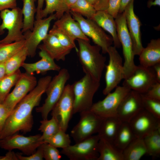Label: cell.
Returning a JSON list of instances; mask_svg holds the SVG:
<instances>
[{"mask_svg":"<svg viewBox=\"0 0 160 160\" xmlns=\"http://www.w3.org/2000/svg\"><path fill=\"white\" fill-rule=\"evenodd\" d=\"M98 151L99 156L97 160H124L123 151L104 139H100Z\"/></svg>","mask_w":160,"mask_h":160,"instance_id":"cell-26","label":"cell"},{"mask_svg":"<svg viewBox=\"0 0 160 160\" xmlns=\"http://www.w3.org/2000/svg\"><path fill=\"white\" fill-rule=\"evenodd\" d=\"M160 6V0H148L147 3V6L150 8L152 6Z\"/></svg>","mask_w":160,"mask_h":160,"instance_id":"cell-53","label":"cell"},{"mask_svg":"<svg viewBox=\"0 0 160 160\" xmlns=\"http://www.w3.org/2000/svg\"><path fill=\"white\" fill-rule=\"evenodd\" d=\"M122 122L117 116L103 118L97 132L100 139L113 144Z\"/></svg>","mask_w":160,"mask_h":160,"instance_id":"cell-25","label":"cell"},{"mask_svg":"<svg viewBox=\"0 0 160 160\" xmlns=\"http://www.w3.org/2000/svg\"><path fill=\"white\" fill-rule=\"evenodd\" d=\"M37 5L36 7V19H40V13L43 9L44 0H37Z\"/></svg>","mask_w":160,"mask_h":160,"instance_id":"cell-50","label":"cell"},{"mask_svg":"<svg viewBox=\"0 0 160 160\" xmlns=\"http://www.w3.org/2000/svg\"><path fill=\"white\" fill-rule=\"evenodd\" d=\"M143 94L150 98L160 101V83L156 82L154 83Z\"/></svg>","mask_w":160,"mask_h":160,"instance_id":"cell-42","label":"cell"},{"mask_svg":"<svg viewBox=\"0 0 160 160\" xmlns=\"http://www.w3.org/2000/svg\"><path fill=\"white\" fill-rule=\"evenodd\" d=\"M44 143H49L57 148L63 149L71 145V140L69 135L60 129Z\"/></svg>","mask_w":160,"mask_h":160,"instance_id":"cell-36","label":"cell"},{"mask_svg":"<svg viewBox=\"0 0 160 160\" xmlns=\"http://www.w3.org/2000/svg\"><path fill=\"white\" fill-rule=\"evenodd\" d=\"M52 79L50 76L40 78L35 87L16 105L5 122L0 134V139L20 131L26 133L31 130L33 124V110L39 105Z\"/></svg>","mask_w":160,"mask_h":160,"instance_id":"cell-1","label":"cell"},{"mask_svg":"<svg viewBox=\"0 0 160 160\" xmlns=\"http://www.w3.org/2000/svg\"><path fill=\"white\" fill-rule=\"evenodd\" d=\"M130 90L123 86H118L103 99L93 104L90 110L103 118L116 116L121 103Z\"/></svg>","mask_w":160,"mask_h":160,"instance_id":"cell-10","label":"cell"},{"mask_svg":"<svg viewBox=\"0 0 160 160\" xmlns=\"http://www.w3.org/2000/svg\"><path fill=\"white\" fill-rule=\"evenodd\" d=\"M98 135H93L73 145L62 149L61 153L70 160H97L99 156Z\"/></svg>","mask_w":160,"mask_h":160,"instance_id":"cell-8","label":"cell"},{"mask_svg":"<svg viewBox=\"0 0 160 160\" xmlns=\"http://www.w3.org/2000/svg\"><path fill=\"white\" fill-rule=\"evenodd\" d=\"M115 20L118 37L122 47L124 59L123 65L124 79L132 74L137 65L134 61L135 55L124 12L119 13Z\"/></svg>","mask_w":160,"mask_h":160,"instance_id":"cell-6","label":"cell"},{"mask_svg":"<svg viewBox=\"0 0 160 160\" xmlns=\"http://www.w3.org/2000/svg\"><path fill=\"white\" fill-rule=\"evenodd\" d=\"M49 33L54 35L61 44L65 48L71 50L75 49L76 52L78 51V48L76 46L75 41L72 40L54 25L49 31Z\"/></svg>","mask_w":160,"mask_h":160,"instance_id":"cell-37","label":"cell"},{"mask_svg":"<svg viewBox=\"0 0 160 160\" xmlns=\"http://www.w3.org/2000/svg\"><path fill=\"white\" fill-rule=\"evenodd\" d=\"M74 101L72 85L67 84L61 97L51 111L52 116L57 120L60 129L65 132L74 114Z\"/></svg>","mask_w":160,"mask_h":160,"instance_id":"cell-13","label":"cell"},{"mask_svg":"<svg viewBox=\"0 0 160 160\" xmlns=\"http://www.w3.org/2000/svg\"><path fill=\"white\" fill-rule=\"evenodd\" d=\"M150 68L154 75L156 81L160 83V63Z\"/></svg>","mask_w":160,"mask_h":160,"instance_id":"cell-48","label":"cell"},{"mask_svg":"<svg viewBox=\"0 0 160 160\" xmlns=\"http://www.w3.org/2000/svg\"><path fill=\"white\" fill-rule=\"evenodd\" d=\"M46 5L45 8L40 13V18L46 17L49 15L53 14L60 8L63 0H44Z\"/></svg>","mask_w":160,"mask_h":160,"instance_id":"cell-40","label":"cell"},{"mask_svg":"<svg viewBox=\"0 0 160 160\" xmlns=\"http://www.w3.org/2000/svg\"><path fill=\"white\" fill-rule=\"evenodd\" d=\"M140 65L151 67L160 63V39H152L139 55Z\"/></svg>","mask_w":160,"mask_h":160,"instance_id":"cell-24","label":"cell"},{"mask_svg":"<svg viewBox=\"0 0 160 160\" xmlns=\"http://www.w3.org/2000/svg\"><path fill=\"white\" fill-rule=\"evenodd\" d=\"M134 0H131L124 11L127 25L131 39L134 54L139 55L143 48L141 38V22L135 14L134 9Z\"/></svg>","mask_w":160,"mask_h":160,"instance_id":"cell-18","label":"cell"},{"mask_svg":"<svg viewBox=\"0 0 160 160\" xmlns=\"http://www.w3.org/2000/svg\"><path fill=\"white\" fill-rule=\"evenodd\" d=\"M100 27L111 35L114 46L119 48L121 46L118 39L116 27L114 18L106 10L96 11L92 18Z\"/></svg>","mask_w":160,"mask_h":160,"instance_id":"cell-23","label":"cell"},{"mask_svg":"<svg viewBox=\"0 0 160 160\" xmlns=\"http://www.w3.org/2000/svg\"><path fill=\"white\" fill-rule=\"evenodd\" d=\"M70 11L92 19L96 11L93 5L86 0H77L71 8Z\"/></svg>","mask_w":160,"mask_h":160,"instance_id":"cell-35","label":"cell"},{"mask_svg":"<svg viewBox=\"0 0 160 160\" xmlns=\"http://www.w3.org/2000/svg\"><path fill=\"white\" fill-rule=\"evenodd\" d=\"M124 160H139L147 151L143 138H136L123 151Z\"/></svg>","mask_w":160,"mask_h":160,"instance_id":"cell-28","label":"cell"},{"mask_svg":"<svg viewBox=\"0 0 160 160\" xmlns=\"http://www.w3.org/2000/svg\"><path fill=\"white\" fill-rule=\"evenodd\" d=\"M17 155L18 160H42L44 158L42 150L40 146L34 153L28 156H22L19 153H17Z\"/></svg>","mask_w":160,"mask_h":160,"instance_id":"cell-44","label":"cell"},{"mask_svg":"<svg viewBox=\"0 0 160 160\" xmlns=\"http://www.w3.org/2000/svg\"><path fill=\"white\" fill-rule=\"evenodd\" d=\"M23 3L21 9L23 16V33L28 30L32 31L35 21L34 16L36 13L35 2L37 0H21Z\"/></svg>","mask_w":160,"mask_h":160,"instance_id":"cell-29","label":"cell"},{"mask_svg":"<svg viewBox=\"0 0 160 160\" xmlns=\"http://www.w3.org/2000/svg\"><path fill=\"white\" fill-rule=\"evenodd\" d=\"M54 25L74 41L77 39L89 41L70 12L65 13L55 22Z\"/></svg>","mask_w":160,"mask_h":160,"instance_id":"cell-20","label":"cell"},{"mask_svg":"<svg viewBox=\"0 0 160 160\" xmlns=\"http://www.w3.org/2000/svg\"><path fill=\"white\" fill-rule=\"evenodd\" d=\"M39 54L41 59L38 61L32 63H24L22 64L21 67L25 69L26 72L31 74L34 72L44 73L50 71H59L61 69L44 50L40 49Z\"/></svg>","mask_w":160,"mask_h":160,"instance_id":"cell-21","label":"cell"},{"mask_svg":"<svg viewBox=\"0 0 160 160\" xmlns=\"http://www.w3.org/2000/svg\"><path fill=\"white\" fill-rule=\"evenodd\" d=\"M136 138L129 123L122 122L113 144L117 148L123 151Z\"/></svg>","mask_w":160,"mask_h":160,"instance_id":"cell-27","label":"cell"},{"mask_svg":"<svg viewBox=\"0 0 160 160\" xmlns=\"http://www.w3.org/2000/svg\"><path fill=\"white\" fill-rule=\"evenodd\" d=\"M136 137L143 138L160 127V119L143 109L129 122Z\"/></svg>","mask_w":160,"mask_h":160,"instance_id":"cell-17","label":"cell"},{"mask_svg":"<svg viewBox=\"0 0 160 160\" xmlns=\"http://www.w3.org/2000/svg\"><path fill=\"white\" fill-rule=\"evenodd\" d=\"M107 53L108 63L105 65V86L103 90L105 95L111 92L124 79V75L122 58L115 46H110Z\"/></svg>","mask_w":160,"mask_h":160,"instance_id":"cell-9","label":"cell"},{"mask_svg":"<svg viewBox=\"0 0 160 160\" xmlns=\"http://www.w3.org/2000/svg\"></svg>","mask_w":160,"mask_h":160,"instance_id":"cell-56","label":"cell"},{"mask_svg":"<svg viewBox=\"0 0 160 160\" xmlns=\"http://www.w3.org/2000/svg\"><path fill=\"white\" fill-rule=\"evenodd\" d=\"M40 123L39 130L42 133L40 139L43 142L61 129L58 121L53 116L50 120L43 119Z\"/></svg>","mask_w":160,"mask_h":160,"instance_id":"cell-33","label":"cell"},{"mask_svg":"<svg viewBox=\"0 0 160 160\" xmlns=\"http://www.w3.org/2000/svg\"><path fill=\"white\" fill-rule=\"evenodd\" d=\"M0 25L1 24H0V35H2L4 33L5 31H3L1 29Z\"/></svg>","mask_w":160,"mask_h":160,"instance_id":"cell-55","label":"cell"},{"mask_svg":"<svg viewBox=\"0 0 160 160\" xmlns=\"http://www.w3.org/2000/svg\"><path fill=\"white\" fill-rule=\"evenodd\" d=\"M56 19L55 14H51L47 17L36 19L33 30H28L23 33L25 47L27 49L28 56L32 57L35 56L38 46L48 34L51 22Z\"/></svg>","mask_w":160,"mask_h":160,"instance_id":"cell-11","label":"cell"},{"mask_svg":"<svg viewBox=\"0 0 160 160\" xmlns=\"http://www.w3.org/2000/svg\"><path fill=\"white\" fill-rule=\"evenodd\" d=\"M41 135L25 137L16 133L0 139V147L8 151L20 150L25 154L30 155L44 142L40 139Z\"/></svg>","mask_w":160,"mask_h":160,"instance_id":"cell-14","label":"cell"},{"mask_svg":"<svg viewBox=\"0 0 160 160\" xmlns=\"http://www.w3.org/2000/svg\"><path fill=\"white\" fill-rule=\"evenodd\" d=\"M141 95L144 109L160 119V101L150 98L144 94Z\"/></svg>","mask_w":160,"mask_h":160,"instance_id":"cell-38","label":"cell"},{"mask_svg":"<svg viewBox=\"0 0 160 160\" xmlns=\"http://www.w3.org/2000/svg\"><path fill=\"white\" fill-rule=\"evenodd\" d=\"M147 154L153 157H159L160 155V127L143 138Z\"/></svg>","mask_w":160,"mask_h":160,"instance_id":"cell-30","label":"cell"},{"mask_svg":"<svg viewBox=\"0 0 160 160\" xmlns=\"http://www.w3.org/2000/svg\"><path fill=\"white\" fill-rule=\"evenodd\" d=\"M12 111L3 103H0V134Z\"/></svg>","mask_w":160,"mask_h":160,"instance_id":"cell-45","label":"cell"},{"mask_svg":"<svg viewBox=\"0 0 160 160\" xmlns=\"http://www.w3.org/2000/svg\"><path fill=\"white\" fill-rule=\"evenodd\" d=\"M123 86L139 93H145L150 87L157 82L150 68L137 65L132 74L124 79Z\"/></svg>","mask_w":160,"mask_h":160,"instance_id":"cell-16","label":"cell"},{"mask_svg":"<svg viewBox=\"0 0 160 160\" xmlns=\"http://www.w3.org/2000/svg\"><path fill=\"white\" fill-rule=\"evenodd\" d=\"M70 13L79 23L84 35L91 38L96 45L101 48L103 53H107L109 48L113 43L112 37L107 34L93 20L85 18L82 15L71 11Z\"/></svg>","mask_w":160,"mask_h":160,"instance_id":"cell-7","label":"cell"},{"mask_svg":"<svg viewBox=\"0 0 160 160\" xmlns=\"http://www.w3.org/2000/svg\"><path fill=\"white\" fill-rule=\"evenodd\" d=\"M108 1L109 0H98L94 7L96 11L106 10L108 8Z\"/></svg>","mask_w":160,"mask_h":160,"instance_id":"cell-47","label":"cell"},{"mask_svg":"<svg viewBox=\"0 0 160 160\" xmlns=\"http://www.w3.org/2000/svg\"><path fill=\"white\" fill-rule=\"evenodd\" d=\"M17 0H0V11L17 7Z\"/></svg>","mask_w":160,"mask_h":160,"instance_id":"cell-46","label":"cell"},{"mask_svg":"<svg viewBox=\"0 0 160 160\" xmlns=\"http://www.w3.org/2000/svg\"><path fill=\"white\" fill-rule=\"evenodd\" d=\"M121 1V0H109L106 11L115 19L119 14Z\"/></svg>","mask_w":160,"mask_h":160,"instance_id":"cell-43","label":"cell"},{"mask_svg":"<svg viewBox=\"0 0 160 160\" xmlns=\"http://www.w3.org/2000/svg\"><path fill=\"white\" fill-rule=\"evenodd\" d=\"M21 73L19 69L14 73L6 75L0 79V102L1 103H3L11 88L15 86Z\"/></svg>","mask_w":160,"mask_h":160,"instance_id":"cell-32","label":"cell"},{"mask_svg":"<svg viewBox=\"0 0 160 160\" xmlns=\"http://www.w3.org/2000/svg\"><path fill=\"white\" fill-rule=\"evenodd\" d=\"M22 9L17 7L11 10L7 9L0 11V16L2 20L1 29L8 30L7 35L0 40V44H9L25 40L22 30L23 20Z\"/></svg>","mask_w":160,"mask_h":160,"instance_id":"cell-4","label":"cell"},{"mask_svg":"<svg viewBox=\"0 0 160 160\" xmlns=\"http://www.w3.org/2000/svg\"><path fill=\"white\" fill-rule=\"evenodd\" d=\"M77 0H63L61 6L55 14L56 19H60L66 13L70 12L71 7Z\"/></svg>","mask_w":160,"mask_h":160,"instance_id":"cell-41","label":"cell"},{"mask_svg":"<svg viewBox=\"0 0 160 160\" xmlns=\"http://www.w3.org/2000/svg\"><path fill=\"white\" fill-rule=\"evenodd\" d=\"M100 81L88 74L72 84L74 95V114L90 110L94 96L98 89Z\"/></svg>","mask_w":160,"mask_h":160,"instance_id":"cell-3","label":"cell"},{"mask_svg":"<svg viewBox=\"0 0 160 160\" xmlns=\"http://www.w3.org/2000/svg\"><path fill=\"white\" fill-rule=\"evenodd\" d=\"M17 153L13 151H9L4 156H0V160H18Z\"/></svg>","mask_w":160,"mask_h":160,"instance_id":"cell-49","label":"cell"},{"mask_svg":"<svg viewBox=\"0 0 160 160\" xmlns=\"http://www.w3.org/2000/svg\"><path fill=\"white\" fill-rule=\"evenodd\" d=\"M37 81L33 74L21 73L12 92L7 95L3 103L12 111L16 105L36 86Z\"/></svg>","mask_w":160,"mask_h":160,"instance_id":"cell-15","label":"cell"},{"mask_svg":"<svg viewBox=\"0 0 160 160\" xmlns=\"http://www.w3.org/2000/svg\"><path fill=\"white\" fill-rule=\"evenodd\" d=\"M130 0H121L119 13H121L124 12L126 7Z\"/></svg>","mask_w":160,"mask_h":160,"instance_id":"cell-52","label":"cell"},{"mask_svg":"<svg viewBox=\"0 0 160 160\" xmlns=\"http://www.w3.org/2000/svg\"><path fill=\"white\" fill-rule=\"evenodd\" d=\"M93 6L97 2L98 0H86Z\"/></svg>","mask_w":160,"mask_h":160,"instance_id":"cell-54","label":"cell"},{"mask_svg":"<svg viewBox=\"0 0 160 160\" xmlns=\"http://www.w3.org/2000/svg\"><path fill=\"white\" fill-rule=\"evenodd\" d=\"M43 152V158L46 160H59L61 156L57 148L52 145L43 143L40 145Z\"/></svg>","mask_w":160,"mask_h":160,"instance_id":"cell-39","label":"cell"},{"mask_svg":"<svg viewBox=\"0 0 160 160\" xmlns=\"http://www.w3.org/2000/svg\"><path fill=\"white\" fill-rule=\"evenodd\" d=\"M76 40L79 44L77 52L83 72L100 81L106 61V57L100 53L101 48L92 45L89 41Z\"/></svg>","mask_w":160,"mask_h":160,"instance_id":"cell-2","label":"cell"},{"mask_svg":"<svg viewBox=\"0 0 160 160\" xmlns=\"http://www.w3.org/2000/svg\"><path fill=\"white\" fill-rule=\"evenodd\" d=\"M5 62L0 63V79L6 75Z\"/></svg>","mask_w":160,"mask_h":160,"instance_id":"cell-51","label":"cell"},{"mask_svg":"<svg viewBox=\"0 0 160 160\" xmlns=\"http://www.w3.org/2000/svg\"><path fill=\"white\" fill-rule=\"evenodd\" d=\"M25 40L0 44V63L6 61L25 47Z\"/></svg>","mask_w":160,"mask_h":160,"instance_id":"cell-34","label":"cell"},{"mask_svg":"<svg viewBox=\"0 0 160 160\" xmlns=\"http://www.w3.org/2000/svg\"><path fill=\"white\" fill-rule=\"evenodd\" d=\"M49 84L46 90L47 97L44 103L41 107L36 108V112L40 113L43 119H47L48 115L61 97L66 84L70 78L68 70L61 69Z\"/></svg>","mask_w":160,"mask_h":160,"instance_id":"cell-5","label":"cell"},{"mask_svg":"<svg viewBox=\"0 0 160 160\" xmlns=\"http://www.w3.org/2000/svg\"><path fill=\"white\" fill-rule=\"evenodd\" d=\"M27 56V50L24 47L7 60L5 62L6 75L13 73L19 70Z\"/></svg>","mask_w":160,"mask_h":160,"instance_id":"cell-31","label":"cell"},{"mask_svg":"<svg viewBox=\"0 0 160 160\" xmlns=\"http://www.w3.org/2000/svg\"><path fill=\"white\" fill-rule=\"evenodd\" d=\"M42 42L38 48L44 50L52 59L57 61H64L71 50L63 47L54 35L49 33Z\"/></svg>","mask_w":160,"mask_h":160,"instance_id":"cell-22","label":"cell"},{"mask_svg":"<svg viewBox=\"0 0 160 160\" xmlns=\"http://www.w3.org/2000/svg\"><path fill=\"white\" fill-rule=\"evenodd\" d=\"M80 113V119L71 132V135L75 143L97 133L103 119L90 110Z\"/></svg>","mask_w":160,"mask_h":160,"instance_id":"cell-12","label":"cell"},{"mask_svg":"<svg viewBox=\"0 0 160 160\" xmlns=\"http://www.w3.org/2000/svg\"><path fill=\"white\" fill-rule=\"evenodd\" d=\"M143 109L141 94L131 90L121 103L117 116L122 122H129Z\"/></svg>","mask_w":160,"mask_h":160,"instance_id":"cell-19","label":"cell"}]
</instances>
